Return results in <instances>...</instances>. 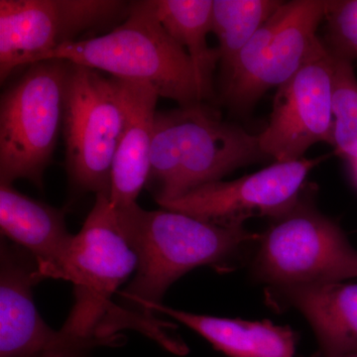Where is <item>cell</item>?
I'll return each mask as SVG.
<instances>
[{
	"instance_id": "1",
	"label": "cell",
	"mask_w": 357,
	"mask_h": 357,
	"mask_svg": "<svg viewBox=\"0 0 357 357\" xmlns=\"http://www.w3.org/2000/svg\"><path fill=\"white\" fill-rule=\"evenodd\" d=\"M114 210L138 258L135 276L121 297L138 318L147 321L183 275L222 262L260 236L246 229L244 220L211 222L166 208L146 211L137 203Z\"/></svg>"
},
{
	"instance_id": "2",
	"label": "cell",
	"mask_w": 357,
	"mask_h": 357,
	"mask_svg": "<svg viewBox=\"0 0 357 357\" xmlns=\"http://www.w3.org/2000/svg\"><path fill=\"white\" fill-rule=\"evenodd\" d=\"M258 135L198 105L157 112L150 177L155 201L180 198L262 157Z\"/></svg>"
},
{
	"instance_id": "3",
	"label": "cell",
	"mask_w": 357,
	"mask_h": 357,
	"mask_svg": "<svg viewBox=\"0 0 357 357\" xmlns=\"http://www.w3.org/2000/svg\"><path fill=\"white\" fill-rule=\"evenodd\" d=\"M48 60L67 61L117 79L144 82L181 107L202 102L191 59L160 24L149 0L131 2L128 17L107 34L63 45L41 62Z\"/></svg>"
},
{
	"instance_id": "4",
	"label": "cell",
	"mask_w": 357,
	"mask_h": 357,
	"mask_svg": "<svg viewBox=\"0 0 357 357\" xmlns=\"http://www.w3.org/2000/svg\"><path fill=\"white\" fill-rule=\"evenodd\" d=\"M138 258L117 222L109 194H98L77 234H73L61 279L74 286V305L62 326L77 337L116 345L112 296L134 271Z\"/></svg>"
},
{
	"instance_id": "5",
	"label": "cell",
	"mask_w": 357,
	"mask_h": 357,
	"mask_svg": "<svg viewBox=\"0 0 357 357\" xmlns=\"http://www.w3.org/2000/svg\"><path fill=\"white\" fill-rule=\"evenodd\" d=\"M70 63L48 60L28 69L0 100V184L25 178L39 189L63 130Z\"/></svg>"
},
{
	"instance_id": "6",
	"label": "cell",
	"mask_w": 357,
	"mask_h": 357,
	"mask_svg": "<svg viewBox=\"0 0 357 357\" xmlns=\"http://www.w3.org/2000/svg\"><path fill=\"white\" fill-rule=\"evenodd\" d=\"M126 121L121 79L70 63L62 131L68 175L77 191L110 194Z\"/></svg>"
},
{
	"instance_id": "7",
	"label": "cell",
	"mask_w": 357,
	"mask_h": 357,
	"mask_svg": "<svg viewBox=\"0 0 357 357\" xmlns=\"http://www.w3.org/2000/svg\"><path fill=\"white\" fill-rule=\"evenodd\" d=\"M253 271L277 290L357 277V251L330 218L299 203L260 236Z\"/></svg>"
},
{
	"instance_id": "8",
	"label": "cell",
	"mask_w": 357,
	"mask_h": 357,
	"mask_svg": "<svg viewBox=\"0 0 357 357\" xmlns=\"http://www.w3.org/2000/svg\"><path fill=\"white\" fill-rule=\"evenodd\" d=\"M326 13L323 0L282 2L225 73V100L248 109L268 89L289 81L323 48L317 30Z\"/></svg>"
},
{
	"instance_id": "9",
	"label": "cell",
	"mask_w": 357,
	"mask_h": 357,
	"mask_svg": "<svg viewBox=\"0 0 357 357\" xmlns=\"http://www.w3.org/2000/svg\"><path fill=\"white\" fill-rule=\"evenodd\" d=\"M131 2L119 0H0V82L18 68L41 62L59 47L93 29L126 20Z\"/></svg>"
},
{
	"instance_id": "10",
	"label": "cell",
	"mask_w": 357,
	"mask_h": 357,
	"mask_svg": "<svg viewBox=\"0 0 357 357\" xmlns=\"http://www.w3.org/2000/svg\"><path fill=\"white\" fill-rule=\"evenodd\" d=\"M333 52L324 45L274 96L269 123L258 135L262 155L275 162L304 158L314 144L335 145Z\"/></svg>"
},
{
	"instance_id": "11",
	"label": "cell",
	"mask_w": 357,
	"mask_h": 357,
	"mask_svg": "<svg viewBox=\"0 0 357 357\" xmlns=\"http://www.w3.org/2000/svg\"><path fill=\"white\" fill-rule=\"evenodd\" d=\"M43 280L37 263L15 244L0 249V357H91L109 342L55 331L40 316L33 286Z\"/></svg>"
},
{
	"instance_id": "12",
	"label": "cell",
	"mask_w": 357,
	"mask_h": 357,
	"mask_svg": "<svg viewBox=\"0 0 357 357\" xmlns=\"http://www.w3.org/2000/svg\"><path fill=\"white\" fill-rule=\"evenodd\" d=\"M324 157L275 162L273 165L229 182L210 183L171 201L162 208L218 223L245 220L252 215L274 220L299 204L305 180Z\"/></svg>"
},
{
	"instance_id": "13",
	"label": "cell",
	"mask_w": 357,
	"mask_h": 357,
	"mask_svg": "<svg viewBox=\"0 0 357 357\" xmlns=\"http://www.w3.org/2000/svg\"><path fill=\"white\" fill-rule=\"evenodd\" d=\"M0 229L2 236L32 256L42 279H61L73 237L64 211L29 198L13 184H0Z\"/></svg>"
},
{
	"instance_id": "14",
	"label": "cell",
	"mask_w": 357,
	"mask_h": 357,
	"mask_svg": "<svg viewBox=\"0 0 357 357\" xmlns=\"http://www.w3.org/2000/svg\"><path fill=\"white\" fill-rule=\"evenodd\" d=\"M121 84L126 121L112 165L109 199L115 208L136 204L149 180L156 105L160 96L154 86L144 82L121 79Z\"/></svg>"
},
{
	"instance_id": "15",
	"label": "cell",
	"mask_w": 357,
	"mask_h": 357,
	"mask_svg": "<svg viewBox=\"0 0 357 357\" xmlns=\"http://www.w3.org/2000/svg\"><path fill=\"white\" fill-rule=\"evenodd\" d=\"M153 311L171 317L229 357H294L297 335L271 321H248L192 314L157 305Z\"/></svg>"
},
{
	"instance_id": "16",
	"label": "cell",
	"mask_w": 357,
	"mask_h": 357,
	"mask_svg": "<svg viewBox=\"0 0 357 357\" xmlns=\"http://www.w3.org/2000/svg\"><path fill=\"white\" fill-rule=\"evenodd\" d=\"M281 293L311 324L321 356L357 351V284L332 282Z\"/></svg>"
},
{
	"instance_id": "17",
	"label": "cell",
	"mask_w": 357,
	"mask_h": 357,
	"mask_svg": "<svg viewBox=\"0 0 357 357\" xmlns=\"http://www.w3.org/2000/svg\"><path fill=\"white\" fill-rule=\"evenodd\" d=\"M160 24L188 54L197 79L202 100L211 93V77L217 63L218 50L208 47L213 32V0H149Z\"/></svg>"
},
{
	"instance_id": "18",
	"label": "cell",
	"mask_w": 357,
	"mask_h": 357,
	"mask_svg": "<svg viewBox=\"0 0 357 357\" xmlns=\"http://www.w3.org/2000/svg\"><path fill=\"white\" fill-rule=\"evenodd\" d=\"M281 4L277 0H213V32L223 74Z\"/></svg>"
},
{
	"instance_id": "19",
	"label": "cell",
	"mask_w": 357,
	"mask_h": 357,
	"mask_svg": "<svg viewBox=\"0 0 357 357\" xmlns=\"http://www.w3.org/2000/svg\"><path fill=\"white\" fill-rule=\"evenodd\" d=\"M333 140L340 153L357 160V79L351 59L333 51Z\"/></svg>"
},
{
	"instance_id": "20",
	"label": "cell",
	"mask_w": 357,
	"mask_h": 357,
	"mask_svg": "<svg viewBox=\"0 0 357 357\" xmlns=\"http://www.w3.org/2000/svg\"><path fill=\"white\" fill-rule=\"evenodd\" d=\"M325 20L333 51L357 59V0L326 1Z\"/></svg>"
},
{
	"instance_id": "21",
	"label": "cell",
	"mask_w": 357,
	"mask_h": 357,
	"mask_svg": "<svg viewBox=\"0 0 357 357\" xmlns=\"http://www.w3.org/2000/svg\"><path fill=\"white\" fill-rule=\"evenodd\" d=\"M321 357H357V351L349 352V354H335V356H321Z\"/></svg>"
},
{
	"instance_id": "22",
	"label": "cell",
	"mask_w": 357,
	"mask_h": 357,
	"mask_svg": "<svg viewBox=\"0 0 357 357\" xmlns=\"http://www.w3.org/2000/svg\"><path fill=\"white\" fill-rule=\"evenodd\" d=\"M351 167H352V174H354V180H356V183L357 185V160H352Z\"/></svg>"
}]
</instances>
